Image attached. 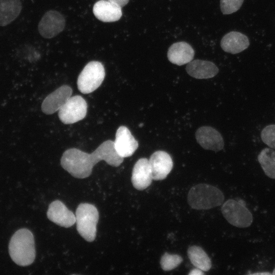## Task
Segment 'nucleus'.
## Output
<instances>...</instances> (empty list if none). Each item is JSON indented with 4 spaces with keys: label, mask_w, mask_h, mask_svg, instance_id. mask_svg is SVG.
Instances as JSON below:
<instances>
[{
    "label": "nucleus",
    "mask_w": 275,
    "mask_h": 275,
    "mask_svg": "<svg viewBox=\"0 0 275 275\" xmlns=\"http://www.w3.org/2000/svg\"><path fill=\"white\" fill-rule=\"evenodd\" d=\"M110 2L115 3L119 5H120L121 7L125 6L128 4L129 0H108Z\"/></svg>",
    "instance_id": "obj_25"
},
{
    "label": "nucleus",
    "mask_w": 275,
    "mask_h": 275,
    "mask_svg": "<svg viewBox=\"0 0 275 275\" xmlns=\"http://www.w3.org/2000/svg\"><path fill=\"white\" fill-rule=\"evenodd\" d=\"M77 230L79 235L88 242L95 239L99 213L96 207L90 203H80L76 212Z\"/></svg>",
    "instance_id": "obj_4"
},
{
    "label": "nucleus",
    "mask_w": 275,
    "mask_h": 275,
    "mask_svg": "<svg viewBox=\"0 0 275 275\" xmlns=\"http://www.w3.org/2000/svg\"><path fill=\"white\" fill-rule=\"evenodd\" d=\"M152 179L149 160L146 158L139 159L135 162L132 170V185L136 189L142 190L150 186Z\"/></svg>",
    "instance_id": "obj_14"
},
{
    "label": "nucleus",
    "mask_w": 275,
    "mask_h": 275,
    "mask_svg": "<svg viewBox=\"0 0 275 275\" xmlns=\"http://www.w3.org/2000/svg\"><path fill=\"white\" fill-rule=\"evenodd\" d=\"M123 159L117 152L114 141L107 140L91 154L76 148L66 150L61 157V164L72 176L84 179L91 174L93 167L101 160L117 167L122 163Z\"/></svg>",
    "instance_id": "obj_1"
},
{
    "label": "nucleus",
    "mask_w": 275,
    "mask_h": 275,
    "mask_svg": "<svg viewBox=\"0 0 275 275\" xmlns=\"http://www.w3.org/2000/svg\"><path fill=\"white\" fill-rule=\"evenodd\" d=\"M47 216L53 223L65 228L71 227L76 223L75 215L59 200L49 204Z\"/></svg>",
    "instance_id": "obj_10"
},
{
    "label": "nucleus",
    "mask_w": 275,
    "mask_h": 275,
    "mask_svg": "<svg viewBox=\"0 0 275 275\" xmlns=\"http://www.w3.org/2000/svg\"><path fill=\"white\" fill-rule=\"evenodd\" d=\"M65 20L64 16L57 11H47L40 21L38 30L40 34L45 38H52L64 29Z\"/></svg>",
    "instance_id": "obj_8"
},
{
    "label": "nucleus",
    "mask_w": 275,
    "mask_h": 275,
    "mask_svg": "<svg viewBox=\"0 0 275 275\" xmlns=\"http://www.w3.org/2000/svg\"><path fill=\"white\" fill-rule=\"evenodd\" d=\"M195 51L192 47L185 42H178L173 44L169 48L167 56L170 62L181 66L193 60Z\"/></svg>",
    "instance_id": "obj_16"
},
{
    "label": "nucleus",
    "mask_w": 275,
    "mask_h": 275,
    "mask_svg": "<svg viewBox=\"0 0 275 275\" xmlns=\"http://www.w3.org/2000/svg\"><path fill=\"white\" fill-rule=\"evenodd\" d=\"M261 138L265 144L275 149V124L265 126L261 132Z\"/></svg>",
    "instance_id": "obj_23"
},
{
    "label": "nucleus",
    "mask_w": 275,
    "mask_h": 275,
    "mask_svg": "<svg viewBox=\"0 0 275 275\" xmlns=\"http://www.w3.org/2000/svg\"><path fill=\"white\" fill-rule=\"evenodd\" d=\"M258 160L265 174L275 179V151L271 148L262 149L258 156Z\"/></svg>",
    "instance_id": "obj_21"
},
{
    "label": "nucleus",
    "mask_w": 275,
    "mask_h": 275,
    "mask_svg": "<svg viewBox=\"0 0 275 275\" xmlns=\"http://www.w3.org/2000/svg\"><path fill=\"white\" fill-rule=\"evenodd\" d=\"M152 179L161 180L165 179L171 171L173 163L170 155L165 151L154 152L149 159Z\"/></svg>",
    "instance_id": "obj_9"
},
{
    "label": "nucleus",
    "mask_w": 275,
    "mask_h": 275,
    "mask_svg": "<svg viewBox=\"0 0 275 275\" xmlns=\"http://www.w3.org/2000/svg\"><path fill=\"white\" fill-rule=\"evenodd\" d=\"M271 274H275V267H274V269L273 270V271H272Z\"/></svg>",
    "instance_id": "obj_27"
},
{
    "label": "nucleus",
    "mask_w": 275,
    "mask_h": 275,
    "mask_svg": "<svg viewBox=\"0 0 275 275\" xmlns=\"http://www.w3.org/2000/svg\"><path fill=\"white\" fill-rule=\"evenodd\" d=\"M87 107L86 100L81 96H71L58 111L59 118L65 124L76 123L86 117Z\"/></svg>",
    "instance_id": "obj_7"
},
{
    "label": "nucleus",
    "mask_w": 275,
    "mask_h": 275,
    "mask_svg": "<svg viewBox=\"0 0 275 275\" xmlns=\"http://www.w3.org/2000/svg\"><path fill=\"white\" fill-rule=\"evenodd\" d=\"M187 73L197 79H207L215 76L218 72L217 67L213 62L201 60H192L186 67Z\"/></svg>",
    "instance_id": "obj_17"
},
{
    "label": "nucleus",
    "mask_w": 275,
    "mask_h": 275,
    "mask_svg": "<svg viewBox=\"0 0 275 275\" xmlns=\"http://www.w3.org/2000/svg\"><path fill=\"white\" fill-rule=\"evenodd\" d=\"M93 12L98 19L105 22L118 21L122 15L121 7L108 0H100L96 2Z\"/></svg>",
    "instance_id": "obj_15"
},
{
    "label": "nucleus",
    "mask_w": 275,
    "mask_h": 275,
    "mask_svg": "<svg viewBox=\"0 0 275 275\" xmlns=\"http://www.w3.org/2000/svg\"><path fill=\"white\" fill-rule=\"evenodd\" d=\"M187 255L191 263L197 268L203 271H207L210 269V259L201 247L196 245L189 247L187 250Z\"/></svg>",
    "instance_id": "obj_20"
},
{
    "label": "nucleus",
    "mask_w": 275,
    "mask_h": 275,
    "mask_svg": "<svg viewBox=\"0 0 275 275\" xmlns=\"http://www.w3.org/2000/svg\"><path fill=\"white\" fill-rule=\"evenodd\" d=\"M105 74L104 68L101 63L98 61L89 62L78 77V90L83 94L93 92L101 85Z\"/></svg>",
    "instance_id": "obj_6"
},
{
    "label": "nucleus",
    "mask_w": 275,
    "mask_h": 275,
    "mask_svg": "<svg viewBox=\"0 0 275 275\" xmlns=\"http://www.w3.org/2000/svg\"><path fill=\"white\" fill-rule=\"evenodd\" d=\"M182 261V258L178 255L166 253L161 257L160 263L163 270L169 271L177 267Z\"/></svg>",
    "instance_id": "obj_22"
},
{
    "label": "nucleus",
    "mask_w": 275,
    "mask_h": 275,
    "mask_svg": "<svg viewBox=\"0 0 275 275\" xmlns=\"http://www.w3.org/2000/svg\"><path fill=\"white\" fill-rule=\"evenodd\" d=\"M225 197L222 191L215 186L201 183L192 187L187 196L189 206L197 210L209 209L223 204Z\"/></svg>",
    "instance_id": "obj_3"
},
{
    "label": "nucleus",
    "mask_w": 275,
    "mask_h": 275,
    "mask_svg": "<svg viewBox=\"0 0 275 275\" xmlns=\"http://www.w3.org/2000/svg\"><path fill=\"white\" fill-rule=\"evenodd\" d=\"M196 139L204 149L219 151L223 149L224 142L221 133L210 126H202L196 132Z\"/></svg>",
    "instance_id": "obj_11"
},
{
    "label": "nucleus",
    "mask_w": 275,
    "mask_h": 275,
    "mask_svg": "<svg viewBox=\"0 0 275 275\" xmlns=\"http://www.w3.org/2000/svg\"><path fill=\"white\" fill-rule=\"evenodd\" d=\"M221 211L225 219L233 226L244 228L253 223V215L242 199H228L223 204Z\"/></svg>",
    "instance_id": "obj_5"
},
{
    "label": "nucleus",
    "mask_w": 275,
    "mask_h": 275,
    "mask_svg": "<svg viewBox=\"0 0 275 275\" xmlns=\"http://www.w3.org/2000/svg\"><path fill=\"white\" fill-rule=\"evenodd\" d=\"M250 45L248 38L244 34L232 31L226 34L222 39L221 46L226 52L236 54L246 49Z\"/></svg>",
    "instance_id": "obj_18"
},
{
    "label": "nucleus",
    "mask_w": 275,
    "mask_h": 275,
    "mask_svg": "<svg viewBox=\"0 0 275 275\" xmlns=\"http://www.w3.org/2000/svg\"><path fill=\"white\" fill-rule=\"evenodd\" d=\"M244 0H221L220 8L224 14H230L241 7Z\"/></svg>",
    "instance_id": "obj_24"
},
{
    "label": "nucleus",
    "mask_w": 275,
    "mask_h": 275,
    "mask_svg": "<svg viewBox=\"0 0 275 275\" xmlns=\"http://www.w3.org/2000/svg\"><path fill=\"white\" fill-rule=\"evenodd\" d=\"M72 90L66 85H63L49 94L43 100L41 105L42 112L51 115L58 111L71 96Z\"/></svg>",
    "instance_id": "obj_12"
},
{
    "label": "nucleus",
    "mask_w": 275,
    "mask_h": 275,
    "mask_svg": "<svg viewBox=\"0 0 275 275\" xmlns=\"http://www.w3.org/2000/svg\"><path fill=\"white\" fill-rule=\"evenodd\" d=\"M203 271H202V270L197 268L191 270L188 274L193 275L204 274V272Z\"/></svg>",
    "instance_id": "obj_26"
},
{
    "label": "nucleus",
    "mask_w": 275,
    "mask_h": 275,
    "mask_svg": "<svg viewBox=\"0 0 275 275\" xmlns=\"http://www.w3.org/2000/svg\"><path fill=\"white\" fill-rule=\"evenodd\" d=\"M9 253L12 260L19 266L32 264L35 259L36 251L32 232L26 228L18 230L10 240Z\"/></svg>",
    "instance_id": "obj_2"
},
{
    "label": "nucleus",
    "mask_w": 275,
    "mask_h": 275,
    "mask_svg": "<svg viewBox=\"0 0 275 275\" xmlns=\"http://www.w3.org/2000/svg\"><path fill=\"white\" fill-rule=\"evenodd\" d=\"M22 9L20 0H0V26H6L14 21Z\"/></svg>",
    "instance_id": "obj_19"
},
{
    "label": "nucleus",
    "mask_w": 275,
    "mask_h": 275,
    "mask_svg": "<svg viewBox=\"0 0 275 275\" xmlns=\"http://www.w3.org/2000/svg\"><path fill=\"white\" fill-rule=\"evenodd\" d=\"M114 142L117 152L123 158L131 156L139 146L137 141L129 129L124 126H121L118 128Z\"/></svg>",
    "instance_id": "obj_13"
}]
</instances>
